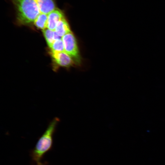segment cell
Segmentation results:
<instances>
[{
    "mask_svg": "<svg viewBox=\"0 0 165 165\" xmlns=\"http://www.w3.org/2000/svg\"><path fill=\"white\" fill-rule=\"evenodd\" d=\"M35 165H47L46 162L41 163L40 162L37 163Z\"/></svg>",
    "mask_w": 165,
    "mask_h": 165,
    "instance_id": "cell-10",
    "label": "cell"
},
{
    "mask_svg": "<svg viewBox=\"0 0 165 165\" xmlns=\"http://www.w3.org/2000/svg\"><path fill=\"white\" fill-rule=\"evenodd\" d=\"M62 39L64 44V52L72 58L76 64L80 65L81 57L74 35L71 31L63 36Z\"/></svg>",
    "mask_w": 165,
    "mask_h": 165,
    "instance_id": "cell-3",
    "label": "cell"
},
{
    "mask_svg": "<svg viewBox=\"0 0 165 165\" xmlns=\"http://www.w3.org/2000/svg\"><path fill=\"white\" fill-rule=\"evenodd\" d=\"M54 31L62 37L71 31L69 24L65 16L58 22Z\"/></svg>",
    "mask_w": 165,
    "mask_h": 165,
    "instance_id": "cell-6",
    "label": "cell"
},
{
    "mask_svg": "<svg viewBox=\"0 0 165 165\" xmlns=\"http://www.w3.org/2000/svg\"><path fill=\"white\" fill-rule=\"evenodd\" d=\"M59 121V119L56 117L50 122L31 150L30 155L34 162L36 163L40 162L44 155L51 149L53 136Z\"/></svg>",
    "mask_w": 165,
    "mask_h": 165,
    "instance_id": "cell-2",
    "label": "cell"
},
{
    "mask_svg": "<svg viewBox=\"0 0 165 165\" xmlns=\"http://www.w3.org/2000/svg\"><path fill=\"white\" fill-rule=\"evenodd\" d=\"M64 16L63 13L56 8L48 15L47 28L54 31L58 22Z\"/></svg>",
    "mask_w": 165,
    "mask_h": 165,
    "instance_id": "cell-5",
    "label": "cell"
},
{
    "mask_svg": "<svg viewBox=\"0 0 165 165\" xmlns=\"http://www.w3.org/2000/svg\"><path fill=\"white\" fill-rule=\"evenodd\" d=\"M48 15L41 14L34 22V24L38 28L43 30L47 28Z\"/></svg>",
    "mask_w": 165,
    "mask_h": 165,
    "instance_id": "cell-7",
    "label": "cell"
},
{
    "mask_svg": "<svg viewBox=\"0 0 165 165\" xmlns=\"http://www.w3.org/2000/svg\"><path fill=\"white\" fill-rule=\"evenodd\" d=\"M50 48L52 51L64 52V44L62 39L54 41Z\"/></svg>",
    "mask_w": 165,
    "mask_h": 165,
    "instance_id": "cell-9",
    "label": "cell"
},
{
    "mask_svg": "<svg viewBox=\"0 0 165 165\" xmlns=\"http://www.w3.org/2000/svg\"><path fill=\"white\" fill-rule=\"evenodd\" d=\"M50 53L53 62L58 66L68 68L76 64L72 58L65 52L51 51Z\"/></svg>",
    "mask_w": 165,
    "mask_h": 165,
    "instance_id": "cell-4",
    "label": "cell"
},
{
    "mask_svg": "<svg viewBox=\"0 0 165 165\" xmlns=\"http://www.w3.org/2000/svg\"><path fill=\"white\" fill-rule=\"evenodd\" d=\"M54 31L46 28L42 30L44 37L50 48L54 41Z\"/></svg>",
    "mask_w": 165,
    "mask_h": 165,
    "instance_id": "cell-8",
    "label": "cell"
},
{
    "mask_svg": "<svg viewBox=\"0 0 165 165\" xmlns=\"http://www.w3.org/2000/svg\"><path fill=\"white\" fill-rule=\"evenodd\" d=\"M17 19L22 24L34 22L41 14L48 15L56 8L54 0H12Z\"/></svg>",
    "mask_w": 165,
    "mask_h": 165,
    "instance_id": "cell-1",
    "label": "cell"
}]
</instances>
